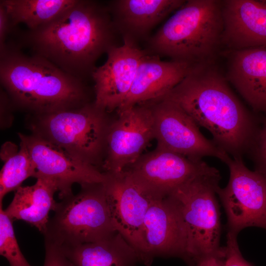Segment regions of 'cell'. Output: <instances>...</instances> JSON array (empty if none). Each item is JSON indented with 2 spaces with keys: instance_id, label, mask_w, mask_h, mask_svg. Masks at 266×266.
I'll return each instance as SVG.
<instances>
[{
  "instance_id": "d6986e66",
  "label": "cell",
  "mask_w": 266,
  "mask_h": 266,
  "mask_svg": "<svg viewBox=\"0 0 266 266\" xmlns=\"http://www.w3.org/2000/svg\"><path fill=\"white\" fill-rule=\"evenodd\" d=\"M184 0H116L108 7L115 28L123 39L136 43L170 13L178 9Z\"/></svg>"
},
{
  "instance_id": "d4e9b609",
  "label": "cell",
  "mask_w": 266,
  "mask_h": 266,
  "mask_svg": "<svg viewBox=\"0 0 266 266\" xmlns=\"http://www.w3.org/2000/svg\"><path fill=\"white\" fill-rule=\"evenodd\" d=\"M255 165V169L266 176V116L259 127L249 151Z\"/></svg>"
},
{
  "instance_id": "52a82bcc",
  "label": "cell",
  "mask_w": 266,
  "mask_h": 266,
  "mask_svg": "<svg viewBox=\"0 0 266 266\" xmlns=\"http://www.w3.org/2000/svg\"><path fill=\"white\" fill-rule=\"evenodd\" d=\"M107 113L90 102L74 109L34 115L31 129L33 134L99 168L110 123Z\"/></svg>"
},
{
  "instance_id": "44dd1931",
  "label": "cell",
  "mask_w": 266,
  "mask_h": 266,
  "mask_svg": "<svg viewBox=\"0 0 266 266\" xmlns=\"http://www.w3.org/2000/svg\"><path fill=\"white\" fill-rule=\"evenodd\" d=\"M62 249L75 266H131L139 259L135 249L118 232L98 241Z\"/></svg>"
},
{
  "instance_id": "5b68a950",
  "label": "cell",
  "mask_w": 266,
  "mask_h": 266,
  "mask_svg": "<svg viewBox=\"0 0 266 266\" xmlns=\"http://www.w3.org/2000/svg\"><path fill=\"white\" fill-rule=\"evenodd\" d=\"M221 175L213 167L176 188L166 196L182 221L186 238L185 258L191 263L216 254L221 224L216 195Z\"/></svg>"
},
{
  "instance_id": "2e32d148",
  "label": "cell",
  "mask_w": 266,
  "mask_h": 266,
  "mask_svg": "<svg viewBox=\"0 0 266 266\" xmlns=\"http://www.w3.org/2000/svg\"><path fill=\"white\" fill-rule=\"evenodd\" d=\"M147 53L138 67L131 89L117 111L164 97L197 66Z\"/></svg>"
},
{
  "instance_id": "9a60e30c",
  "label": "cell",
  "mask_w": 266,
  "mask_h": 266,
  "mask_svg": "<svg viewBox=\"0 0 266 266\" xmlns=\"http://www.w3.org/2000/svg\"><path fill=\"white\" fill-rule=\"evenodd\" d=\"M223 47H266V0H221Z\"/></svg>"
},
{
  "instance_id": "8fae6325",
  "label": "cell",
  "mask_w": 266,
  "mask_h": 266,
  "mask_svg": "<svg viewBox=\"0 0 266 266\" xmlns=\"http://www.w3.org/2000/svg\"><path fill=\"white\" fill-rule=\"evenodd\" d=\"M117 112L107 131L102 165L106 173H120L131 166L155 138L153 115L147 104Z\"/></svg>"
},
{
  "instance_id": "ba28073f",
  "label": "cell",
  "mask_w": 266,
  "mask_h": 266,
  "mask_svg": "<svg viewBox=\"0 0 266 266\" xmlns=\"http://www.w3.org/2000/svg\"><path fill=\"white\" fill-rule=\"evenodd\" d=\"M106 174L103 184L113 225L135 249L139 260L149 264L152 259L144 237V219L153 200L164 196L152 193L125 170Z\"/></svg>"
},
{
  "instance_id": "6da1fadb",
  "label": "cell",
  "mask_w": 266,
  "mask_h": 266,
  "mask_svg": "<svg viewBox=\"0 0 266 266\" xmlns=\"http://www.w3.org/2000/svg\"><path fill=\"white\" fill-rule=\"evenodd\" d=\"M117 33L108 5L76 0L51 21L28 30L23 41L33 54L85 81L91 77L98 59L118 46Z\"/></svg>"
},
{
  "instance_id": "8992f818",
  "label": "cell",
  "mask_w": 266,
  "mask_h": 266,
  "mask_svg": "<svg viewBox=\"0 0 266 266\" xmlns=\"http://www.w3.org/2000/svg\"><path fill=\"white\" fill-rule=\"evenodd\" d=\"M103 183L82 185L76 195L57 202L43 234L45 243L66 249L105 239L117 232Z\"/></svg>"
},
{
  "instance_id": "30bf717a",
  "label": "cell",
  "mask_w": 266,
  "mask_h": 266,
  "mask_svg": "<svg viewBox=\"0 0 266 266\" xmlns=\"http://www.w3.org/2000/svg\"><path fill=\"white\" fill-rule=\"evenodd\" d=\"M144 103L152 113L157 147L195 161L211 156L226 164L231 160L227 152L201 133L196 122L174 102L160 98Z\"/></svg>"
},
{
  "instance_id": "f1b7e54d",
  "label": "cell",
  "mask_w": 266,
  "mask_h": 266,
  "mask_svg": "<svg viewBox=\"0 0 266 266\" xmlns=\"http://www.w3.org/2000/svg\"><path fill=\"white\" fill-rule=\"evenodd\" d=\"M11 29L7 13L3 6L0 4V49L4 47L6 35Z\"/></svg>"
},
{
  "instance_id": "4316f807",
  "label": "cell",
  "mask_w": 266,
  "mask_h": 266,
  "mask_svg": "<svg viewBox=\"0 0 266 266\" xmlns=\"http://www.w3.org/2000/svg\"><path fill=\"white\" fill-rule=\"evenodd\" d=\"M45 256L43 266H75L60 247L45 242Z\"/></svg>"
},
{
  "instance_id": "7a4b0ae2",
  "label": "cell",
  "mask_w": 266,
  "mask_h": 266,
  "mask_svg": "<svg viewBox=\"0 0 266 266\" xmlns=\"http://www.w3.org/2000/svg\"><path fill=\"white\" fill-rule=\"evenodd\" d=\"M215 63L196 66L162 98L180 107L213 141L234 157H242L253 143L259 126L256 117L232 91Z\"/></svg>"
},
{
  "instance_id": "e0dca14e",
  "label": "cell",
  "mask_w": 266,
  "mask_h": 266,
  "mask_svg": "<svg viewBox=\"0 0 266 266\" xmlns=\"http://www.w3.org/2000/svg\"><path fill=\"white\" fill-rule=\"evenodd\" d=\"M227 80L255 111L266 115V47L227 50Z\"/></svg>"
},
{
  "instance_id": "ac0fdd59",
  "label": "cell",
  "mask_w": 266,
  "mask_h": 266,
  "mask_svg": "<svg viewBox=\"0 0 266 266\" xmlns=\"http://www.w3.org/2000/svg\"><path fill=\"white\" fill-rule=\"evenodd\" d=\"M149 254L185 257L186 238L181 219L167 197H157L151 202L144 222Z\"/></svg>"
},
{
  "instance_id": "83f0119b",
  "label": "cell",
  "mask_w": 266,
  "mask_h": 266,
  "mask_svg": "<svg viewBox=\"0 0 266 266\" xmlns=\"http://www.w3.org/2000/svg\"><path fill=\"white\" fill-rule=\"evenodd\" d=\"M191 264L192 266H225L224 247L218 253L202 257Z\"/></svg>"
},
{
  "instance_id": "7c38bea8",
  "label": "cell",
  "mask_w": 266,
  "mask_h": 266,
  "mask_svg": "<svg viewBox=\"0 0 266 266\" xmlns=\"http://www.w3.org/2000/svg\"><path fill=\"white\" fill-rule=\"evenodd\" d=\"M18 135L20 143L28 150L35 166L34 177L54 181L60 199L73 194L72 186L74 183L82 185L106 181V173L42 137L33 134Z\"/></svg>"
},
{
  "instance_id": "5bb4252c",
  "label": "cell",
  "mask_w": 266,
  "mask_h": 266,
  "mask_svg": "<svg viewBox=\"0 0 266 266\" xmlns=\"http://www.w3.org/2000/svg\"><path fill=\"white\" fill-rule=\"evenodd\" d=\"M147 53L136 43L124 39L122 45L111 48L102 66L96 67L91 77L94 83V103L109 112L118 109L127 97L143 57Z\"/></svg>"
},
{
  "instance_id": "277c9868",
  "label": "cell",
  "mask_w": 266,
  "mask_h": 266,
  "mask_svg": "<svg viewBox=\"0 0 266 266\" xmlns=\"http://www.w3.org/2000/svg\"><path fill=\"white\" fill-rule=\"evenodd\" d=\"M221 0H188L148 39L152 55L193 65L215 63L223 47Z\"/></svg>"
},
{
  "instance_id": "484cf974",
  "label": "cell",
  "mask_w": 266,
  "mask_h": 266,
  "mask_svg": "<svg viewBox=\"0 0 266 266\" xmlns=\"http://www.w3.org/2000/svg\"><path fill=\"white\" fill-rule=\"evenodd\" d=\"M236 237V234L228 232L227 244L224 247L225 266H253L242 257Z\"/></svg>"
},
{
  "instance_id": "cb8c5ba5",
  "label": "cell",
  "mask_w": 266,
  "mask_h": 266,
  "mask_svg": "<svg viewBox=\"0 0 266 266\" xmlns=\"http://www.w3.org/2000/svg\"><path fill=\"white\" fill-rule=\"evenodd\" d=\"M13 220L5 213L0 203V254L10 266H32L21 252L13 227Z\"/></svg>"
},
{
  "instance_id": "4fadbf2b",
  "label": "cell",
  "mask_w": 266,
  "mask_h": 266,
  "mask_svg": "<svg viewBox=\"0 0 266 266\" xmlns=\"http://www.w3.org/2000/svg\"><path fill=\"white\" fill-rule=\"evenodd\" d=\"M212 168L202 160L195 161L157 147L142 154L124 170L152 193L166 196L177 187Z\"/></svg>"
},
{
  "instance_id": "7402d4cb",
  "label": "cell",
  "mask_w": 266,
  "mask_h": 266,
  "mask_svg": "<svg viewBox=\"0 0 266 266\" xmlns=\"http://www.w3.org/2000/svg\"><path fill=\"white\" fill-rule=\"evenodd\" d=\"M76 0H1L11 26L25 24L34 30L51 21L73 4Z\"/></svg>"
},
{
  "instance_id": "603a6c76",
  "label": "cell",
  "mask_w": 266,
  "mask_h": 266,
  "mask_svg": "<svg viewBox=\"0 0 266 266\" xmlns=\"http://www.w3.org/2000/svg\"><path fill=\"white\" fill-rule=\"evenodd\" d=\"M0 158L4 165L0 172V203L8 193L16 190L29 177L34 176L35 168L29 153L21 143L20 148L6 142L1 147Z\"/></svg>"
},
{
  "instance_id": "9c48e42d",
  "label": "cell",
  "mask_w": 266,
  "mask_h": 266,
  "mask_svg": "<svg viewBox=\"0 0 266 266\" xmlns=\"http://www.w3.org/2000/svg\"><path fill=\"white\" fill-rule=\"evenodd\" d=\"M226 164L229 180L217 194L227 215L228 232L237 235L250 227L266 230V176L248 169L242 157L231 158Z\"/></svg>"
},
{
  "instance_id": "ffe728a7",
  "label": "cell",
  "mask_w": 266,
  "mask_h": 266,
  "mask_svg": "<svg viewBox=\"0 0 266 266\" xmlns=\"http://www.w3.org/2000/svg\"><path fill=\"white\" fill-rule=\"evenodd\" d=\"M36 179L35 183L32 186L18 188L4 211L13 221H24L44 234L49 220V212L54 211L57 204L54 195L58 188L51 180Z\"/></svg>"
},
{
  "instance_id": "3957f363",
  "label": "cell",
  "mask_w": 266,
  "mask_h": 266,
  "mask_svg": "<svg viewBox=\"0 0 266 266\" xmlns=\"http://www.w3.org/2000/svg\"><path fill=\"white\" fill-rule=\"evenodd\" d=\"M0 51V83L16 106L36 115L90 102L84 80L37 55H25L6 44Z\"/></svg>"
}]
</instances>
